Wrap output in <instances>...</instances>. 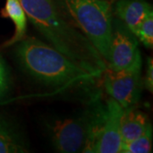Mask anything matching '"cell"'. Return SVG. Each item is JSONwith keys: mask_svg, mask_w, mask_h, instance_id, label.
<instances>
[{"mask_svg": "<svg viewBox=\"0 0 153 153\" xmlns=\"http://www.w3.org/2000/svg\"><path fill=\"white\" fill-rule=\"evenodd\" d=\"M140 56L141 53L136 36L119 19H112L107 68L112 71L125 69L133 65Z\"/></svg>", "mask_w": 153, "mask_h": 153, "instance_id": "cell-6", "label": "cell"}, {"mask_svg": "<svg viewBox=\"0 0 153 153\" xmlns=\"http://www.w3.org/2000/svg\"><path fill=\"white\" fill-rule=\"evenodd\" d=\"M15 55L28 75L49 87H89L98 79L51 45L33 37H25L17 43Z\"/></svg>", "mask_w": 153, "mask_h": 153, "instance_id": "cell-2", "label": "cell"}, {"mask_svg": "<svg viewBox=\"0 0 153 153\" xmlns=\"http://www.w3.org/2000/svg\"><path fill=\"white\" fill-rule=\"evenodd\" d=\"M134 35L139 41H140L144 46L147 49H152L153 46V12L148 14V16L136 28Z\"/></svg>", "mask_w": 153, "mask_h": 153, "instance_id": "cell-13", "label": "cell"}, {"mask_svg": "<svg viewBox=\"0 0 153 153\" xmlns=\"http://www.w3.org/2000/svg\"><path fill=\"white\" fill-rule=\"evenodd\" d=\"M1 16L10 19L15 24L14 35L2 45L3 48H8L16 44L26 37L28 19L20 0H6Z\"/></svg>", "mask_w": 153, "mask_h": 153, "instance_id": "cell-10", "label": "cell"}, {"mask_svg": "<svg viewBox=\"0 0 153 153\" xmlns=\"http://www.w3.org/2000/svg\"><path fill=\"white\" fill-rule=\"evenodd\" d=\"M107 1H110V0H107Z\"/></svg>", "mask_w": 153, "mask_h": 153, "instance_id": "cell-16", "label": "cell"}, {"mask_svg": "<svg viewBox=\"0 0 153 153\" xmlns=\"http://www.w3.org/2000/svg\"><path fill=\"white\" fill-rule=\"evenodd\" d=\"M115 12L121 22L134 34L140 23L152 12V7L146 0H118L115 5Z\"/></svg>", "mask_w": 153, "mask_h": 153, "instance_id": "cell-8", "label": "cell"}, {"mask_svg": "<svg viewBox=\"0 0 153 153\" xmlns=\"http://www.w3.org/2000/svg\"><path fill=\"white\" fill-rule=\"evenodd\" d=\"M152 149V124L142 134L129 142L123 143L121 152L149 153Z\"/></svg>", "mask_w": 153, "mask_h": 153, "instance_id": "cell-12", "label": "cell"}, {"mask_svg": "<svg viewBox=\"0 0 153 153\" xmlns=\"http://www.w3.org/2000/svg\"><path fill=\"white\" fill-rule=\"evenodd\" d=\"M47 127L52 143L58 152H82L87 138L88 112L80 117L53 121Z\"/></svg>", "mask_w": 153, "mask_h": 153, "instance_id": "cell-5", "label": "cell"}, {"mask_svg": "<svg viewBox=\"0 0 153 153\" xmlns=\"http://www.w3.org/2000/svg\"><path fill=\"white\" fill-rule=\"evenodd\" d=\"M143 84L145 88L150 91L151 93L153 92V61L152 57L147 58V65H146V76L144 79Z\"/></svg>", "mask_w": 153, "mask_h": 153, "instance_id": "cell-15", "label": "cell"}, {"mask_svg": "<svg viewBox=\"0 0 153 153\" xmlns=\"http://www.w3.org/2000/svg\"><path fill=\"white\" fill-rule=\"evenodd\" d=\"M141 70L142 57L140 56L128 68L120 71L107 68L105 71V89L123 109L135 105L140 100L143 86Z\"/></svg>", "mask_w": 153, "mask_h": 153, "instance_id": "cell-4", "label": "cell"}, {"mask_svg": "<svg viewBox=\"0 0 153 153\" xmlns=\"http://www.w3.org/2000/svg\"><path fill=\"white\" fill-rule=\"evenodd\" d=\"M27 19L53 48L97 78L107 64L90 40L59 14L51 0H20Z\"/></svg>", "mask_w": 153, "mask_h": 153, "instance_id": "cell-1", "label": "cell"}, {"mask_svg": "<svg viewBox=\"0 0 153 153\" xmlns=\"http://www.w3.org/2000/svg\"><path fill=\"white\" fill-rule=\"evenodd\" d=\"M123 108L113 99L105 104L104 123L93 149L95 153H119L122 149L121 119Z\"/></svg>", "mask_w": 153, "mask_h": 153, "instance_id": "cell-7", "label": "cell"}, {"mask_svg": "<svg viewBox=\"0 0 153 153\" xmlns=\"http://www.w3.org/2000/svg\"><path fill=\"white\" fill-rule=\"evenodd\" d=\"M27 152V144L21 130L0 115V153Z\"/></svg>", "mask_w": 153, "mask_h": 153, "instance_id": "cell-11", "label": "cell"}, {"mask_svg": "<svg viewBox=\"0 0 153 153\" xmlns=\"http://www.w3.org/2000/svg\"><path fill=\"white\" fill-rule=\"evenodd\" d=\"M66 22L87 37L107 64L112 16L107 0H51Z\"/></svg>", "mask_w": 153, "mask_h": 153, "instance_id": "cell-3", "label": "cell"}, {"mask_svg": "<svg viewBox=\"0 0 153 153\" xmlns=\"http://www.w3.org/2000/svg\"><path fill=\"white\" fill-rule=\"evenodd\" d=\"M10 87V75L5 61L0 55V100L5 96Z\"/></svg>", "mask_w": 153, "mask_h": 153, "instance_id": "cell-14", "label": "cell"}, {"mask_svg": "<svg viewBox=\"0 0 153 153\" xmlns=\"http://www.w3.org/2000/svg\"><path fill=\"white\" fill-rule=\"evenodd\" d=\"M151 125L147 115L135 108V105L123 110L121 119V135L123 143L140 137Z\"/></svg>", "mask_w": 153, "mask_h": 153, "instance_id": "cell-9", "label": "cell"}]
</instances>
